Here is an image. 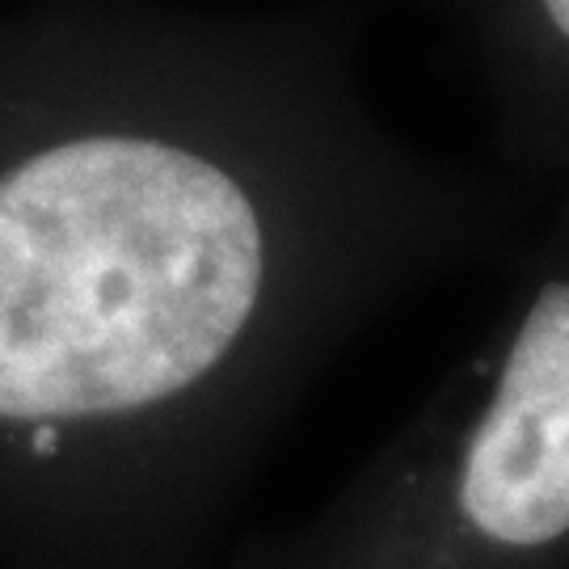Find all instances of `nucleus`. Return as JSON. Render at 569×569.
Instances as JSON below:
<instances>
[{
    "label": "nucleus",
    "instance_id": "1",
    "mask_svg": "<svg viewBox=\"0 0 569 569\" xmlns=\"http://www.w3.org/2000/svg\"><path fill=\"white\" fill-rule=\"evenodd\" d=\"M262 291L241 186L157 140L60 143L0 178V418L157 406L224 359Z\"/></svg>",
    "mask_w": 569,
    "mask_h": 569
},
{
    "label": "nucleus",
    "instance_id": "2",
    "mask_svg": "<svg viewBox=\"0 0 569 569\" xmlns=\"http://www.w3.org/2000/svg\"><path fill=\"white\" fill-rule=\"evenodd\" d=\"M456 507L489 549L540 552L569 536V283L540 291L510 346Z\"/></svg>",
    "mask_w": 569,
    "mask_h": 569
}]
</instances>
